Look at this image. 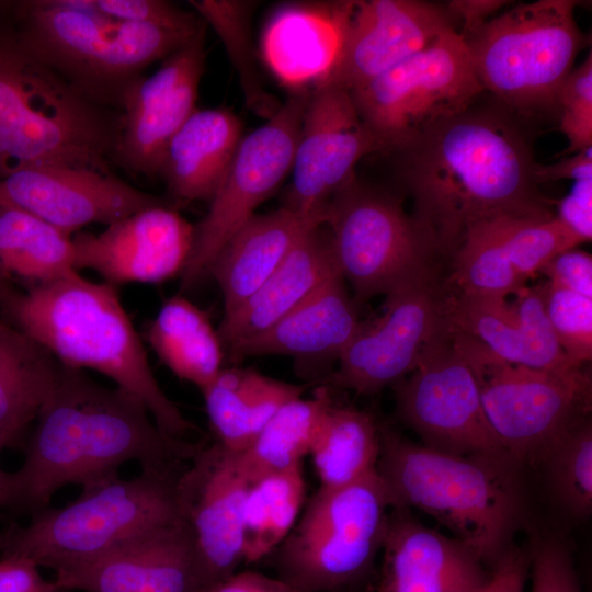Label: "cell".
<instances>
[{"label":"cell","mask_w":592,"mask_h":592,"mask_svg":"<svg viewBox=\"0 0 592 592\" xmlns=\"http://www.w3.org/2000/svg\"><path fill=\"white\" fill-rule=\"evenodd\" d=\"M202 444L168 435L138 398L62 365L35 419L23 464L11 473L9 508L33 515L61 488L95 487L133 460L140 468L183 467Z\"/></svg>","instance_id":"cell-1"},{"label":"cell","mask_w":592,"mask_h":592,"mask_svg":"<svg viewBox=\"0 0 592 592\" xmlns=\"http://www.w3.org/2000/svg\"><path fill=\"white\" fill-rule=\"evenodd\" d=\"M398 152L412 215L442 257L452 258L480 220L554 215L533 179L526 137L499 111L471 106Z\"/></svg>","instance_id":"cell-2"},{"label":"cell","mask_w":592,"mask_h":592,"mask_svg":"<svg viewBox=\"0 0 592 592\" xmlns=\"http://www.w3.org/2000/svg\"><path fill=\"white\" fill-rule=\"evenodd\" d=\"M0 319L61 365L95 371L138 398L168 435L185 439L197 430L161 389L113 285L79 272L29 289L0 285Z\"/></svg>","instance_id":"cell-3"},{"label":"cell","mask_w":592,"mask_h":592,"mask_svg":"<svg viewBox=\"0 0 592 592\" xmlns=\"http://www.w3.org/2000/svg\"><path fill=\"white\" fill-rule=\"evenodd\" d=\"M521 466L506 453L448 454L380 426L375 469L392 508L430 515L481 561H497L524 517Z\"/></svg>","instance_id":"cell-4"},{"label":"cell","mask_w":592,"mask_h":592,"mask_svg":"<svg viewBox=\"0 0 592 592\" xmlns=\"http://www.w3.org/2000/svg\"><path fill=\"white\" fill-rule=\"evenodd\" d=\"M118 128V111L35 56L0 7V179L42 166L110 171Z\"/></svg>","instance_id":"cell-5"},{"label":"cell","mask_w":592,"mask_h":592,"mask_svg":"<svg viewBox=\"0 0 592 592\" xmlns=\"http://www.w3.org/2000/svg\"><path fill=\"white\" fill-rule=\"evenodd\" d=\"M24 45L92 101L118 111L125 89L196 31L130 23L68 0H0Z\"/></svg>","instance_id":"cell-6"},{"label":"cell","mask_w":592,"mask_h":592,"mask_svg":"<svg viewBox=\"0 0 592 592\" xmlns=\"http://www.w3.org/2000/svg\"><path fill=\"white\" fill-rule=\"evenodd\" d=\"M185 466L141 468L130 479L118 476L82 490L64 506H48L24 525L11 523L0 532V555L21 556L57 571L145 532L182 522L177 482Z\"/></svg>","instance_id":"cell-7"},{"label":"cell","mask_w":592,"mask_h":592,"mask_svg":"<svg viewBox=\"0 0 592 592\" xmlns=\"http://www.w3.org/2000/svg\"><path fill=\"white\" fill-rule=\"evenodd\" d=\"M391 509L376 469L345 486L319 487L270 555L276 577L298 592H362Z\"/></svg>","instance_id":"cell-8"},{"label":"cell","mask_w":592,"mask_h":592,"mask_svg":"<svg viewBox=\"0 0 592 592\" xmlns=\"http://www.w3.org/2000/svg\"><path fill=\"white\" fill-rule=\"evenodd\" d=\"M578 1L537 0L497 14L464 41L485 91L534 113L557 107V94L587 44Z\"/></svg>","instance_id":"cell-9"},{"label":"cell","mask_w":592,"mask_h":592,"mask_svg":"<svg viewBox=\"0 0 592 592\" xmlns=\"http://www.w3.org/2000/svg\"><path fill=\"white\" fill-rule=\"evenodd\" d=\"M334 262L364 304L436 277V247L401 201L355 177L325 207Z\"/></svg>","instance_id":"cell-10"},{"label":"cell","mask_w":592,"mask_h":592,"mask_svg":"<svg viewBox=\"0 0 592 592\" xmlns=\"http://www.w3.org/2000/svg\"><path fill=\"white\" fill-rule=\"evenodd\" d=\"M454 344L471 368L482 406L503 451L532 462L559 433L590 415L591 375L509 363L477 339L453 330Z\"/></svg>","instance_id":"cell-11"},{"label":"cell","mask_w":592,"mask_h":592,"mask_svg":"<svg viewBox=\"0 0 592 592\" xmlns=\"http://www.w3.org/2000/svg\"><path fill=\"white\" fill-rule=\"evenodd\" d=\"M482 92L466 42L449 27L423 50L350 93L386 151L398 152L474 106Z\"/></svg>","instance_id":"cell-12"},{"label":"cell","mask_w":592,"mask_h":592,"mask_svg":"<svg viewBox=\"0 0 592 592\" xmlns=\"http://www.w3.org/2000/svg\"><path fill=\"white\" fill-rule=\"evenodd\" d=\"M307 99L308 93H296L241 138L206 215L194 226L192 249L180 274L183 291L208 275L221 248L292 171Z\"/></svg>","instance_id":"cell-13"},{"label":"cell","mask_w":592,"mask_h":592,"mask_svg":"<svg viewBox=\"0 0 592 592\" xmlns=\"http://www.w3.org/2000/svg\"><path fill=\"white\" fill-rule=\"evenodd\" d=\"M392 387L399 418L420 436L422 445L454 455L505 453L447 321L418 366Z\"/></svg>","instance_id":"cell-14"},{"label":"cell","mask_w":592,"mask_h":592,"mask_svg":"<svg viewBox=\"0 0 592 592\" xmlns=\"http://www.w3.org/2000/svg\"><path fill=\"white\" fill-rule=\"evenodd\" d=\"M383 314L362 322L327 383L360 395L394 386L419 364L446 327L445 293L437 278L386 296Z\"/></svg>","instance_id":"cell-15"},{"label":"cell","mask_w":592,"mask_h":592,"mask_svg":"<svg viewBox=\"0 0 592 592\" xmlns=\"http://www.w3.org/2000/svg\"><path fill=\"white\" fill-rule=\"evenodd\" d=\"M386 151L357 112L350 92L322 83L308 93L293 161L286 207L323 214L332 196L355 175L364 157Z\"/></svg>","instance_id":"cell-16"},{"label":"cell","mask_w":592,"mask_h":592,"mask_svg":"<svg viewBox=\"0 0 592 592\" xmlns=\"http://www.w3.org/2000/svg\"><path fill=\"white\" fill-rule=\"evenodd\" d=\"M205 23L150 76L123 92L113 161L135 174H158L166 148L196 110L205 66Z\"/></svg>","instance_id":"cell-17"},{"label":"cell","mask_w":592,"mask_h":592,"mask_svg":"<svg viewBox=\"0 0 592 592\" xmlns=\"http://www.w3.org/2000/svg\"><path fill=\"white\" fill-rule=\"evenodd\" d=\"M250 485L237 455L218 442L203 443L178 478L181 520L193 538L207 588L244 563L243 505Z\"/></svg>","instance_id":"cell-18"},{"label":"cell","mask_w":592,"mask_h":592,"mask_svg":"<svg viewBox=\"0 0 592 592\" xmlns=\"http://www.w3.org/2000/svg\"><path fill=\"white\" fill-rule=\"evenodd\" d=\"M0 202L23 209L68 236L83 226H109L140 209L163 204L111 171L72 166L15 171L0 179Z\"/></svg>","instance_id":"cell-19"},{"label":"cell","mask_w":592,"mask_h":592,"mask_svg":"<svg viewBox=\"0 0 592 592\" xmlns=\"http://www.w3.org/2000/svg\"><path fill=\"white\" fill-rule=\"evenodd\" d=\"M55 582L84 592H204L206 578L183 522L134 536L103 554L55 571Z\"/></svg>","instance_id":"cell-20"},{"label":"cell","mask_w":592,"mask_h":592,"mask_svg":"<svg viewBox=\"0 0 592 592\" xmlns=\"http://www.w3.org/2000/svg\"><path fill=\"white\" fill-rule=\"evenodd\" d=\"M194 226L163 204L140 209L99 234L72 238L75 267L92 270L111 285L158 283L180 275Z\"/></svg>","instance_id":"cell-21"},{"label":"cell","mask_w":592,"mask_h":592,"mask_svg":"<svg viewBox=\"0 0 592 592\" xmlns=\"http://www.w3.org/2000/svg\"><path fill=\"white\" fill-rule=\"evenodd\" d=\"M449 27L455 26L441 4L354 1L340 58L323 83L353 92L426 48Z\"/></svg>","instance_id":"cell-22"},{"label":"cell","mask_w":592,"mask_h":592,"mask_svg":"<svg viewBox=\"0 0 592 592\" xmlns=\"http://www.w3.org/2000/svg\"><path fill=\"white\" fill-rule=\"evenodd\" d=\"M377 592H476L486 581L481 560L462 542L392 508L382 550Z\"/></svg>","instance_id":"cell-23"},{"label":"cell","mask_w":592,"mask_h":592,"mask_svg":"<svg viewBox=\"0 0 592 592\" xmlns=\"http://www.w3.org/2000/svg\"><path fill=\"white\" fill-rule=\"evenodd\" d=\"M445 315L453 330L477 339L509 363L549 371L582 367L567 357L556 339L543 284L526 285L512 303L471 300L445 292Z\"/></svg>","instance_id":"cell-24"},{"label":"cell","mask_w":592,"mask_h":592,"mask_svg":"<svg viewBox=\"0 0 592 592\" xmlns=\"http://www.w3.org/2000/svg\"><path fill=\"white\" fill-rule=\"evenodd\" d=\"M340 273L266 331L226 349L232 362L251 356L293 357L305 376L338 361L361 327Z\"/></svg>","instance_id":"cell-25"},{"label":"cell","mask_w":592,"mask_h":592,"mask_svg":"<svg viewBox=\"0 0 592 592\" xmlns=\"http://www.w3.org/2000/svg\"><path fill=\"white\" fill-rule=\"evenodd\" d=\"M338 273L327 227H312L249 298L224 315L217 330L224 348L266 331Z\"/></svg>","instance_id":"cell-26"},{"label":"cell","mask_w":592,"mask_h":592,"mask_svg":"<svg viewBox=\"0 0 592 592\" xmlns=\"http://www.w3.org/2000/svg\"><path fill=\"white\" fill-rule=\"evenodd\" d=\"M320 224H325V213L304 215L286 207L253 215L221 248L208 271L221 291L224 315L249 298L299 239Z\"/></svg>","instance_id":"cell-27"},{"label":"cell","mask_w":592,"mask_h":592,"mask_svg":"<svg viewBox=\"0 0 592 592\" xmlns=\"http://www.w3.org/2000/svg\"><path fill=\"white\" fill-rule=\"evenodd\" d=\"M240 118L229 109H196L170 139L158 174L178 200L214 197L242 138Z\"/></svg>","instance_id":"cell-28"},{"label":"cell","mask_w":592,"mask_h":592,"mask_svg":"<svg viewBox=\"0 0 592 592\" xmlns=\"http://www.w3.org/2000/svg\"><path fill=\"white\" fill-rule=\"evenodd\" d=\"M201 392L216 442L238 454L283 405L303 396L304 387L252 368L223 367Z\"/></svg>","instance_id":"cell-29"},{"label":"cell","mask_w":592,"mask_h":592,"mask_svg":"<svg viewBox=\"0 0 592 592\" xmlns=\"http://www.w3.org/2000/svg\"><path fill=\"white\" fill-rule=\"evenodd\" d=\"M62 365L35 340L0 319V443H20L53 392Z\"/></svg>","instance_id":"cell-30"},{"label":"cell","mask_w":592,"mask_h":592,"mask_svg":"<svg viewBox=\"0 0 592 592\" xmlns=\"http://www.w3.org/2000/svg\"><path fill=\"white\" fill-rule=\"evenodd\" d=\"M72 272V238L34 215L0 202V285L29 289Z\"/></svg>","instance_id":"cell-31"},{"label":"cell","mask_w":592,"mask_h":592,"mask_svg":"<svg viewBox=\"0 0 592 592\" xmlns=\"http://www.w3.org/2000/svg\"><path fill=\"white\" fill-rule=\"evenodd\" d=\"M146 340L180 379L201 390L223 368V343L208 316L182 296L163 303L148 325Z\"/></svg>","instance_id":"cell-32"},{"label":"cell","mask_w":592,"mask_h":592,"mask_svg":"<svg viewBox=\"0 0 592 592\" xmlns=\"http://www.w3.org/2000/svg\"><path fill=\"white\" fill-rule=\"evenodd\" d=\"M332 403L329 388L320 386L312 397L301 396L283 405L249 446L236 454L248 480L252 483L301 464Z\"/></svg>","instance_id":"cell-33"},{"label":"cell","mask_w":592,"mask_h":592,"mask_svg":"<svg viewBox=\"0 0 592 592\" xmlns=\"http://www.w3.org/2000/svg\"><path fill=\"white\" fill-rule=\"evenodd\" d=\"M498 216L471 225L452 255L445 292L471 300L498 301L517 294L526 283L514 271L504 242V221Z\"/></svg>","instance_id":"cell-34"},{"label":"cell","mask_w":592,"mask_h":592,"mask_svg":"<svg viewBox=\"0 0 592 592\" xmlns=\"http://www.w3.org/2000/svg\"><path fill=\"white\" fill-rule=\"evenodd\" d=\"M380 451V426L362 410L338 407L326 412L310 456L320 487L352 483L374 471Z\"/></svg>","instance_id":"cell-35"},{"label":"cell","mask_w":592,"mask_h":592,"mask_svg":"<svg viewBox=\"0 0 592 592\" xmlns=\"http://www.w3.org/2000/svg\"><path fill=\"white\" fill-rule=\"evenodd\" d=\"M305 499L303 463L250 485L243 505L244 563L272 554L296 524Z\"/></svg>","instance_id":"cell-36"},{"label":"cell","mask_w":592,"mask_h":592,"mask_svg":"<svg viewBox=\"0 0 592 592\" xmlns=\"http://www.w3.org/2000/svg\"><path fill=\"white\" fill-rule=\"evenodd\" d=\"M542 463L561 509L585 519L592 511V425L584 417L554 437L532 460Z\"/></svg>","instance_id":"cell-37"},{"label":"cell","mask_w":592,"mask_h":592,"mask_svg":"<svg viewBox=\"0 0 592 592\" xmlns=\"http://www.w3.org/2000/svg\"><path fill=\"white\" fill-rule=\"evenodd\" d=\"M195 13L220 36L236 68L244 100L251 111L270 118L280 107L263 89L251 39L250 20L254 3L229 0H191Z\"/></svg>","instance_id":"cell-38"},{"label":"cell","mask_w":592,"mask_h":592,"mask_svg":"<svg viewBox=\"0 0 592 592\" xmlns=\"http://www.w3.org/2000/svg\"><path fill=\"white\" fill-rule=\"evenodd\" d=\"M504 242L514 271L525 283L557 254L581 243L555 215L505 217Z\"/></svg>","instance_id":"cell-39"},{"label":"cell","mask_w":592,"mask_h":592,"mask_svg":"<svg viewBox=\"0 0 592 592\" xmlns=\"http://www.w3.org/2000/svg\"><path fill=\"white\" fill-rule=\"evenodd\" d=\"M542 284L546 315L561 350L583 366L592 358V298L547 281Z\"/></svg>","instance_id":"cell-40"},{"label":"cell","mask_w":592,"mask_h":592,"mask_svg":"<svg viewBox=\"0 0 592 592\" xmlns=\"http://www.w3.org/2000/svg\"><path fill=\"white\" fill-rule=\"evenodd\" d=\"M559 128L568 140L566 155L592 147V54L573 68L557 94Z\"/></svg>","instance_id":"cell-41"},{"label":"cell","mask_w":592,"mask_h":592,"mask_svg":"<svg viewBox=\"0 0 592 592\" xmlns=\"http://www.w3.org/2000/svg\"><path fill=\"white\" fill-rule=\"evenodd\" d=\"M80 9L130 23L178 31H196L204 21L193 12L163 0H68Z\"/></svg>","instance_id":"cell-42"},{"label":"cell","mask_w":592,"mask_h":592,"mask_svg":"<svg viewBox=\"0 0 592 592\" xmlns=\"http://www.w3.org/2000/svg\"><path fill=\"white\" fill-rule=\"evenodd\" d=\"M532 592H581L568 545L558 537L539 542L530 554Z\"/></svg>","instance_id":"cell-43"},{"label":"cell","mask_w":592,"mask_h":592,"mask_svg":"<svg viewBox=\"0 0 592 592\" xmlns=\"http://www.w3.org/2000/svg\"><path fill=\"white\" fill-rule=\"evenodd\" d=\"M547 282L592 298V257L577 248L553 258L539 272Z\"/></svg>","instance_id":"cell-44"},{"label":"cell","mask_w":592,"mask_h":592,"mask_svg":"<svg viewBox=\"0 0 592 592\" xmlns=\"http://www.w3.org/2000/svg\"><path fill=\"white\" fill-rule=\"evenodd\" d=\"M556 218L580 242L592 239V180L576 181L569 193L556 203Z\"/></svg>","instance_id":"cell-45"},{"label":"cell","mask_w":592,"mask_h":592,"mask_svg":"<svg viewBox=\"0 0 592 592\" xmlns=\"http://www.w3.org/2000/svg\"><path fill=\"white\" fill-rule=\"evenodd\" d=\"M0 592H72L43 577L34 561L0 555Z\"/></svg>","instance_id":"cell-46"},{"label":"cell","mask_w":592,"mask_h":592,"mask_svg":"<svg viewBox=\"0 0 592 592\" xmlns=\"http://www.w3.org/2000/svg\"><path fill=\"white\" fill-rule=\"evenodd\" d=\"M530 568V554L509 548L498 560L490 579H486L477 592H524Z\"/></svg>","instance_id":"cell-47"},{"label":"cell","mask_w":592,"mask_h":592,"mask_svg":"<svg viewBox=\"0 0 592 592\" xmlns=\"http://www.w3.org/2000/svg\"><path fill=\"white\" fill-rule=\"evenodd\" d=\"M510 1L504 0H452L444 8L453 24L460 22L462 30L457 31L465 39L477 32L497 12L508 5Z\"/></svg>","instance_id":"cell-48"},{"label":"cell","mask_w":592,"mask_h":592,"mask_svg":"<svg viewBox=\"0 0 592 592\" xmlns=\"http://www.w3.org/2000/svg\"><path fill=\"white\" fill-rule=\"evenodd\" d=\"M533 179L537 185L558 180H592V147L568 155L555 163H535Z\"/></svg>","instance_id":"cell-49"},{"label":"cell","mask_w":592,"mask_h":592,"mask_svg":"<svg viewBox=\"0 0 592 592\" xmlns=\"http://www.w3.org/2000/svg\"><path fill=\"white\" fill-rule=\"evenodd\" d=\"M204 592H298L280 578L255 571L235 572Z\"/></svg>","instance_id":"cell-50"},{"label":"cell","mask_w":592,"mask_h":592,"mask_svg":"<svg viewBox=\"0 0 592 592\" xmlns=\"http://www.w3.org/2000/svg\"><path fill=\"white\" fill-rule=\"evenodd\" d=\"M4 447L0 443V454ZM12 498V474L5 471L0 463V508L10 506Z\"/></svg>","instance_id":"cell-51"},{"label":"cell","mask_w":592,"mask_h":592,"mask_svg":"<svg viewBox=\"0 0 592 592\" xmlns=\"http://www.w3.org/2000/svg\"><path fill=\"white\" fill-rule=\"evenodd\" d=\"M478 590H479V589H478ZM478 590H477V591H478ZM477 591H476V592H477Z\"/></svg>","instance_id":"cell-52"}]
</instances>
